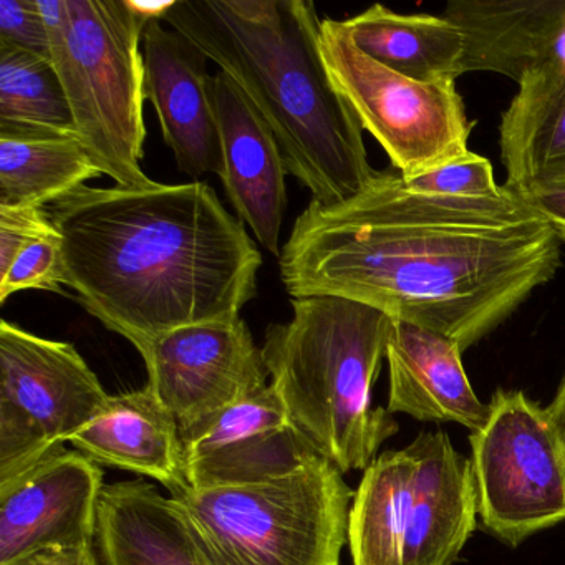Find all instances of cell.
<instances>
[{
	"label": "cell",
	"instance_id": "obj_19",
	"mask_svg": "<svg viewBox=\"0 0 565 565\" xmlns=\"http://www.w3.org/2000/svg\"><path fill=\"white\" fill-rule=\"evenodd\" d=\"M95 547L102 565H213L171 498L143 479L105 486Z\"/></svg>",
	"mask_w": 565,
	"mask_h": 565
},
{
	"label": "cell",
	"instance_id": "obj_5",
	"mask_svg": "<svg viewBox=\"0 0 565 565\" xmlns=\"http://www.w3.org/2000/svg\"><path fill=\"white\" fill-rule=\"evenodd\" d=\"M38 4L78 140L117 186H150L154 181L141 170L147 125L140 49L150 22L134 0H38Z\"/></svg>",
	"mask_w": 565,
	"mask_h": 565
},
{
	"label": "cell",
	"instance_id": "obj_14",
	"mask_svg": "<svg viewBox=\"0 0 565 565\" xmlns=\"http://www.w3.org/2000/svg\"><path fill=\"white\" fill-rule=\"evenodd\" d=\"M213 97L227 200L257 243L279 257L289 174L282 151L269 125L223 72L213 77Z\"/></svg>",
	"mask_w": 565,
	"mask_h": 565
},
{
	"label": "cell",
	"instance_id": "obj_29",
	"mask_svg": "<svg viewBox=\"0 0 565 565\" xmlns=\"http://www.w3.org/2000/svg\"><path fill=\"white\" fill-rule=\"evenodd\" d=\"M565 243V183H548L522 193Z\"/></svg>",
	"mask_w": 565,
	"mask_h": 565
},
{
	"label": "cell",
	"instance_id": "obj_18",
	"mask_svg": "<svg viewBox=\"0 0 565 565\" xmlns=\"http://www.w3.org/2000/svg\"><path fill=\"white\" fill-rule=\"evenodd\" d=\"M68 443L98 466L154 479L171 495L190 489L180 423L148 386L110 395Z\"/></svg>",
	"mask_w": 565,
	"mask_h": 565
},
{
	"label": "cell",
	"instance_id": "obj_21",
	"mask_svg": "<svg viewBox=\"0 0 565 565\" xmlns=\"http://www.w3.org/2000/svg\"><path fill=\"white\" fill-rule=\"evenodd\" d=\"M369 57L418 82L458 81L465 38L445 15L399 14L382 4L345 21Z\"/></svg>",
	"mask_w": 565,
	"mask_h": 565
},
{
	"label": "cell",
	"instance_id": "obj_22",
	"mask_svg": "<svg viewBox=\"0 0 565 565\" xmlns=\"http://www.w3.org/2000/svg\"><path fill=\"white\" fill-rule=\"evenodd\" d=\"M415 476L408 448L382 452L363 471L349 515L353 565H403Z\"/></svg>",
	"mask_w": 565,
	"mask_h": 565
},
{
	"label": "cell",
	"instance_id": "obj_8",
	"mask_svg": "<svg viewBox=\"0 0 565 565\" xmlns=\"http://www.w3.org/2000/svg\"><path fill=\"white\" fill-rule=\"evenodd\" d=\"M484 425L469 435L481 527L508 547L565 521V446L534 399L492 395Z\"/></svg>",
	"mask_w": 565,
	"mask_h": 565
},
{
	"label": "cell",
	"instance_id": "obj_28",
	"mask_svg": "<svg viewBox=\"0 0 565 565\" xmlns=\"http://www.w3.org/2000/svg\"><path fill=\"white\" fill-rule=\"evenodd\" d=\"M0 44L51 61V38L38 0H0Z\"/></svg>",
	"mask_w": 565,
	"mask_h": 565
},
{
	"label": "cell",
	"instance_id": "obj_7",
	"mask_svg": "<svg viewBox=\"0 0 565 565\" xmlns=\"http://www.w3.org/2000/svg\"><path fill=\"white\" fill-rule=\"evenodd\" d=\"M319 47L333 87L399 177L409 180L471 153L475 121L455 81H413L379 64L356 47L345 21L323 19Z\"/></svg>",
	"mask_w": 565,
	"mask_h": 565
},
{
	"label": "cell",
	"instance_id": "obj_26",
	"mask_svg": "<svg viewBox=\"0 0 565 565\" xmlns=\"http://www.w3.org/2000/svg\"><path fill=\"white\" fill-rule=\"evenodd\" d=\"M62 241L61 234H57L32 244L0 277V303L24 290L62 292Z\"/></svg>",
	"mask_w": 565,
	"mask_h": 565
},
{
	"label": "cell",
	"instance_id": "obj_30",
	"mask_svg": "<svg viewBox=\"0 0 565 565\" xmlns=\"http://www.w3.org/2000/svg\"><path fill=\"white\" fill-rule=\"evenodd\" d=\"M39 565H102L100 557H98L97 547L81 548L77 552H68V554L55 555V557L47 558Z\"/></svg>",
	"mask_w": 565,
	"mask_h": 565
},
{
	"label": "cell",
	"instance_id": "obj_20",
	"mask_svg": "<svg viewBox=\"0 0 565 565\" xmlns=\"http://www.w3.org/2000/svg\"><path fill=\"white\" fill-rule=\"evenodd\" d=\"M504 186L519 193L565 183V71L541 68L519 81L499 124Z\"/></svg>",
	"mask_w": 565,
	"mask_h": 565
},
{
	"label": "cell",
	"instance_id": "obj_4",
	"mask_svg": "<svg viewBox=\"0 0 565 565\" xmlns=\"http://www.w3.org/2000/svg\"><path fill=\"white\" fill-rule=\"evenodd\" d=\"M393 320L333 296L292 299V319L273 323L263 359L290 422L342 475L365 471L398 422L373 406Z\"/></svg>",
	"mask_w": 565,
	"mask_h": 565
},
{
	"label": "cell",
	"instance_id": "obj_9",
	"mask_svg": "<svg viewBox=\"0 0 565 565\" xmlns=\"http://www.w3.org/2000/svg\"><path fill=\"white\" fill-rule=\"evenodd\" d=\"M72 343L0 322V481L65 446L107 405Z\"/></svg>",
	"mask_w": 565,
	"mask_h": 565
},
{
	"label": "cell",
	"instance_id": "obj_11",
	"mask_svg": "<svg viewBox=\"0 0 565 565\" xmlns=\"http://www.w3.org/2000/svg\"><path fill=\"white\" fill-rule=\"evenodd\" d=\"M148 388L190 428L266 388L263 352L243 319L171 330L141 347Z\"/></svg>",
	"mask_w": 565,
	"mask_h": 565
},
{
	"label": "cell",
	"instance_id": "obj_3",
	"mask_svg": "<svg viewBox=\"0 0 565 565\" xmlns=\"http://www.w3.org/2000/svg\"><path fill=\"white\" fill-rule=\"evenodd\" d=\"M190 39L269 125L289 174L330 206L373 170L363 128L330 82L310 0H174L164 21Z\"/></svg>",
	"mask_w": 565,
	"mask_h": 565
},
{
	"label": "cell",
	"instance_id": "obj_1",
	"mask_svg": "<svg viewBox=\"0 0 565 565\" xmlns=\"http://www.w3.org/2000/svg\"><path fill=\"white\" fill-rule=\"evenodd\" d=\"M277 259L292 299L355 300L441 333L462 352L562 266L561 239L519 191L428 196L385 171L343 203L310 201Z\"/></svg>",
	"mask_w": 565,
	"mask_h": 565
},
{
	"label": "cell",
	"instance_id": "obj_17",
	"mask_svg": "<svg viewBox=\"0 0 565 565\" xmlns=\"http://www.w3.org/2000/svg\"><path fill=\"white\" fill-rule=\"evenodd\" d=\"M388 409L418 422L456 423L478 431L489 416L472 388L462 350L441 333L393 320L386 342Z\"/></svg>",
	"mask_w": 565,
	"mask_h": 565
},
{
	"label": "cell",
	"instance_id": "obj_31",
	"mask_svg": "<svg viewBox=\"0 0 565 565\" xmlns=\"http://www.w3.org/2000/svg\"><path fill=\"white\" fill-rule=\"evenodd\" d=\"M545 408H547L548 416H551L552 423L557 428L558 436H561L562 443L565 446V375L562 379L561 385H558L554 399Z\"/></svg>",
	"mask_w": 565,
	"mask_h": 565
},
{
	"label": "cell",
	"instance_id": "obj_6",
	"mask_svg": "<svg viewBox=\"0 0 565 565\" xmlns=\"http://www.w3.org/2000/svg\"><path fill=\"white\" fill-rule=\"evenodd\" d=\"M353 495L316 455L273 481L170 498L213 565H340Z\"/></svg>",
	"mask_w": 565,
	"mask_h": 565
},
{
	"label": "cell",
	"instance_id": "obj_15",
	"mask_svg": "<svg viewBox=\"0 0 565 565\" xmlns=\"http://www.w3.org/2000/svg\"><path fill=\"white\" fill-rule=\"evenodd\" d=\"M443 15L465 38L462 75L491 72L519 84L529 72L565 71V0H451Z\"/></svg>",
	"mask_w": 565,
	"mask_h": 565
},
{
	"label": "cell",
	"instance_id": "obj_25",
	"mask_svg": "<svg viewBox=\"0 0 565 565\" xmlns=\"http://www.w3.org/2000/svg\"><path fill=\"white\" fill-rule=\"evenodd\" d=\"M402 181L403 186L412 193L428 196L484 200L499 196L504 191V186L495 183L494 170L488 158L472 151L419 177L409 180L402 178Z\"/></svg>",
	"mask_w": 565,
	"mask_h": 565
},
{
	"label": "cell",
	"instance_id": "obj_10",
	"mask_svg": "<svg viewBox=\"0 0 565 565\" xmlns=\"http://www.w3.org/2000/svg\"><path fill=\"white\" fill-rule=\"evenodd\" d=\"M104 472L65 446L0 481V565H39L95 545Z\"/></svg>",
	"mask_w": 565,
	"mask_h": 565
},
{
	"label": "cell",
	"instance_id": "obj_12",
	"mask_svg": "<svg viewBox=\"0 0 565 565\" xmlns=\"http://www.w3.org/2000/svg\"><path fill=\"white\" fill-rule=\"evenodd\" d=\"M190 488L273 481L319 455L290 422L273 386L181 429Z\"/></svg>",
	"mask_w": 565,
	"mask_h": 565
},
{
	"label": "cell",
	"instance_id": "obj_2",
	"mask_svg": "<svg viewBox=\"0 0 565 565\" xmlns=\"http://www.w3.org/2000/svg\"><path fill=\"white\" fill-rule=\"evenodd\" d=\"M64 286L140 350L181 327L239 319L263 254L207 183L78 188L52 204Z\"/></svg>",
	"mask_w": 565,
	"mask_h": 565
},
{
	"label": "cell",
	"instance_id": "obj_13",
	"mask_svg": "<svg viewBox=\"0 0 565 565\" xmlns=\"http://www.w3.org/2000/svg\"><path fill=\"white\" fill-rule=\"evenodd\" d=\"M145 100L151 102L164 143L181 173L194 181L223 177V148L214 108L210 58L174 29L150 22L143 34Z\"/></svg>",
	"mask_w": 565,
	"mask_h": 565
},
{
	"label": "cell",
	"instance_id": "obj_16",
	"mask_svg": "<svg viewBox=\"0 0 565 565\" xmlns=\"http://www.w3.org/2000/svg\"><path fill=\"white\" fill-rule=\"evenodd\" d=\"M408 449L416 476L403 565H455L478 525L471 459L445 431H422Z\"/></svg>",
	"mask_w": 565,
	"mask_h": 565
},
{
	"label": "cell",
	"instance_id": "obj_24",
	"mask_svg": "<svg viewBox=\"0 0 565 565\" xmlns=\"http://www.w3.org/2000/svg\"><path fill=\"white\" fill-rule=\"evenodd\" d=\"M0 138H78L51 61L0 44Z\"/></svg>",
	"mask_w": 565,
	"mask_h": 565
},
{
	"label": "cell",
	"instance_id": "obj_23",
	"mask_svg": "<svg viewBox=\"0 0 565 565\" xmlns=\"http://www.w3.org/2000/svg\"><path fill=\"white\" fill-rule=\"evenodd\" d=\"M100 177L78 138H0V206L44 207Z\"/></svg>",
	"mask_w": 565,
	"mask_h": 565
},
{
	"label": "cell",
	"instance_id": "obj_27",
	"mask_svg": "<svg viewBox=\"0 0 565 565\" xmlns=\"http://www.w3.org/2000/svg\"><path fill=\"white\" fill-rule=\"evenodd\" d=\"M57 234L44 207L0 206V277L32 244Z\"/></svg>",
	"mask_w": 565,
	"mask_h": 565
}]
</instances>
